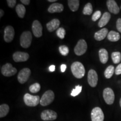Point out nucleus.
Returning <instances> with one entry per match:
<instances>
[{
  "mask_svg": "<svg viewBox=\"0 0 121 121\" xmlns=\"http://www.w3.org/2000/svg\"><path fill=\"white\" fill-rule=\"evenodd\" d=\"M72 73L77 78H81L84 76L85 69L82 63L80 62H75L72 63L71 67Z\"/></svg>",
  "mask_w": 121,
  "mask_h": 121,
  "instance_id": "nucleus-1",
  "label": "nucleus"
},
{
  "mask_svg": "<svg viewBox=\"0 0 121 121\" xmlns=\"http://www.w3.org/2000/svg\"><path fill=\"white\" fill-rule=\"evenodd\" d=\"M40 97L37 95H32L26 93L24 96V103L29 107H36L40 103Z\"/></svg>",
  "mask_w": 121,
  "mask_h": 121,
  "instance_id": "nucleus-2",
  "label": "nucleus"
},
{
  "mask_svg": "<svg viewBox=\"0 0 121 121\" xmlns=\"http://www.w3.org/2000/svg\"><path fill=\"white\" fill-rule=\"evenodd\" d=\"M32 41V34L29 31H24L20 37V45L24 48H28L31 45Z\"/></svg>",
  "mask_w": 121,
  "mask_h": 121,
  "instance_id": "nucleus-3",
  "label": "nucleus"
},
{
  "mask_svg": "<svg viewBox=\"0 0 121 121\" xmlns=\"http://www.w3.org/2000/svg\"><path fill=\"white\" fill-rule=\"evenodd\" d=\"M54 99V94L52 90L45 91L40 100V104L42 106H47L53 102Z\"/></svg>",
  "mask_w": 121,
  "mask_h": 121,
  "instance_id": "nucleus-4",
  "label": "nucleus"
},
{
  "mask_svg": "<svg viewBox=\"0 0 121 121\" xmlns=\"http://www.w3.org/2000/svg\"><path fill=\"white\" fill-rule=\"evenodd\" d=\"M87 45L86 42L84 39H80L74 48V52L77 56H82L86 52Z\"/></svg>",
  "mask_w": 121,
  "mask_h": 121,
  "instance_id": "nucleus-5",
  "label": "nucleus"
},
{
  "mask_svg": "<svg viewBox=\"0 0 121 121\" xmlns=\"http://www.w3.org/2000/svg\"><path fill=\"white\" fill-rule=\"evenodd\" d=\"M103 98L106 103L108 105H111L114 103L115 95L114 91L110 87L105 88L103 91Z\"/></svg>",
  "mask_w": 121,
  "mask_h": 121,
  "instance_id": "nucleus-6",
  "label": "nucleus"
},
{
  "mask_svg": "<svg viewBox=\"0 0 121 121\" xmlns=\"http://www.w3.org/2000/svg\"><path fill=\"white\" fill-rule=\"evenodd\" d=\"M92 121H104V115L102 109L99 107L93 108L91 113Z\"/></svg>",
  "mask_w": 121,
  "mask_h": 121,
  "instance_id": "nucleus-7",
  "label": "nucleus"
},
{
  "mask_svg": "<svg viewBox=\"0 0 121 121\" xmlns=\"http://www.w3.org/2000/svg\"><path fill=\"white\" fill-rule=\"evenodd\" d=\"M16 72H17V69L13 67L11 63H6L1 68V73L4 76H12L15 75Z\"/></svg>",
  "mask_w": 121,
  "mask_h": 121,
  "instance_id": "nucleus-8",
  "label": "nucleus"
},
{
  "mask_svg": "<svg viewBox=\"0 0 121 121\" xmlns=\"http://www.w3.org/2000/svg\"><path fill=\"white\" fill-rule=\"evenodd\" d=\"M30 74H31V71L28 68H25L22 69L19 72L17 75L18 81L20 84H24L28 81L29 78Z\"/></svg>",
  "mask_w": 121,
  "mask_h": 121,
  "instance_id": "nucleus-9",
  "label": "nucleus"
},
{
  "mask_svg": "<svg viewBox=\"0 0 121 121\" xmlns=\"http://www.w3.org/2000/svg\"><path fill=\"white\" fill-rule=\"evenodd\" d=\"M57 118V114L56 112L52 110H43L41 113V118L44 121H54Z\"/></svg>",
  "mask_w": 121,
  "mask_h": 121,
  "instance_id": "nucleus-10",
  "label": "nucleus"
},
{
  "mask_svg": "<svg viewBox=\"0 0 121 121\" xmlns=\"http://www.w3.org/2000/svg\"><path fill=\"white\" fill-rule=\"evenodd\" d=\"M98 74L94 69H90L87 75V81L89 85L92 87L96 86L98 84Z\"/></svg>",
  "mask_w": 121,
  "mask_h": 121,
  "instance_id": "nucleus-11",
  "label": "nucleus"
},
{
  "mask_svg": "<svg viewBox=\"0 0 121 121\" xmlns=\"http://www.w3.org/2000/svg\"><path fill=\"white\" fill-rule=\"evenodd\" d=\"M15 30L13 26H7L4 30V40L7 43H10L14 38Z\"/></svg>",
  "mask_w": 121,
  "mask_h": 121,
  "instance_id": "nucleus-12",
  "label": "nucleus"
},
{
  "mask_svg": "<svg viewBox=\"0 0 121 121\" xmlns=\"http://www.w3.org/2000/svg\"><path fill=\"white\" fill-rule=\"evenodd\" d=\"M13 60L16 62H25L29 58L28 53L22 52H16L13 54Z\"/></svg>",
  "mask_w": 121,
  "mask_h": 121,
  "instance_id": "nucleus-13",
  "label": "nucleus"
},
{
  "mask_svg": "<svg viewBox=\"0 0 121 121\" xmlns=\"http://www.w3.org/2000/svg\"><path fill=\"white\" fill-rule=\"evenodd\" d=\"M43 28L38 20H34L32 24V31L35 37L39 38L42 35Z\"/></svg>",
  "mask_w": 121,
  "mask_h": 121,
  "instance_id": "nucleus-14",
  "label": "nucleus"
},
{
  "mask_svg": "<svg viewBox=\"0 0 121 121\" xmlns=\"http://www.w3.org/2000/svg\"><path fill=\"white\" fill-rule=\"evenodd\" d=\"M107 6L110 13L114 14H118L119 13V7L114 0H108L107 1Z\"/></svg>",
  "mask_w": 121,
  "mask_h": 121,
  "instance_id": "nucleus-15",
  "label": "nucleus"
},
{
  "mask_svg": "<svg viewBox=\"0 0 121 121\" xmlns=\"http://www.w3.org/2000/svg\"><path fill=\"white\" fill-rule=\"evenodd\" d=\"M60 25V22L58 19H54L47 24V28L49 32H52L58 29Z\"/></svg>",
  "mask_w": 121,
  "mask_h": 121,
  "instance_id": "nucleus-16",
  "label": "nucleus"
},
{
  "mask_svg": "<svg viewBox=\"0 0 121 121\" xmlns=\"http://www.w3.org/2000/svg\"><path fill=\"white\" fill-rule=\"evenodd\" d=\"M64 7L62 4L59 3H54L51 4L48 9V11L49 13H61L63 11Z\"/></svg>",
  "mask_w": 121,
  "mask_h": 121,
  "instance_id": "nucleus-17",
  "label": "nucleus"
},
{
  "mask_svg": "<svg viewBox=\"0 0 121 121\" xmlns=\"http://www.w3.org/2000/svg\"><path fill=\"white\" fill-rule=\"evenodd\" d=\"M108 30L107 28H103L95 33L94 38L98 41H101L106 37L108 34Z\"/></svg>",
  "mask_w": 121,
  "mask_h": 121,
  "instance_id": "nucleus-18",
  "label": "nucleus"
},
{
  "mask_svg": "<svg viewBox=\"0 0 121 121\" xmlns=\"http://www.w3.org/2000/svg\"><path fill=\"white\" fill-rule=\"evenodd\" d=\"M110 17H111V15H110L109 13L106 12V13H104L102 17H101L100 20L98 22V26L100 28H102V27L107 25L109 21L110 20Z\"/></svg>",
  "mask_w": 121,
  "mask_h": 121,
  "instance_id": "nucleus-19",
  "label": "nucleus"
},
{
  "mask_svg": "<svg viewBox=\"0 0 121 121\" xmlns=\"http://www.w3.org/2000/svg\"><path fill=\"white\" fill-rule=\"evenodd\" d=\"M99 56L100 62L103 64H105L108 60V53L105 49L102 48L99 51Z\"/></svg>",
  "mask_w": 121,
  "mask_h": 121,
  "instance_id": "nucleus-20",
  "label": "nucleus"
},
{
  "mask_svg": "<svg viewBox=\"0 0 121 121\" xmlns=\"http://www.w3.org/2000/svg\"><path fill=\"white\" fill-rule=\"evenodd\" d=\"M67 2L68 5L72 11L75 12L78 9L80 4V1L78 0H69Z\"/></svg>",
  "mask_w": 121,
  "mask_h": 121,
  "instance_id": "nucleus-21",
  "label": "nucleus"
},
{
  "mask_svg": "<svg viewBox=\"0 0 121 121\" xmlns=\"http://www.w3.org/2000/svg\"><path fill=\"white\" fill-rule=\"evenodd\" d=\"M121 36L118 33L115 31H110L107 35V38L111 42H117L120 39Z\"/></svg>",
  "mask_w": 121,
  "mask_h": 121,
  "instance_id": "nucleus-22",
  "label": "nucleus"
},
{
  "mask_svg": "<svg viewBox=\"0 0 121 121\" xmlns=\"http://www.w3.org/2000/svg\"><path fill=\"white\" fill-rule=\"evenodd\" d=\"M16 11L19 17L23 18L26 13V9L23 4H18L16 7Z\"/></svg>",
  "mask_w": 121,
  "mask_h": 121,
  "instance_id": "nucleus-23",
  "label": "nucleus"
},
{
  "mask_svg": "<svg viewBox=\"0 0 121 121\" xmlns=\"http://www.w3.org/2000/svg\"><path fill=\"white\" fill-rule=\"evenodd\" d=\"M10 108L7 104H4L0 105V117L3 118L6 116L9 112Z\"/></svg>",
  "mask_w": 121,
  "mask_h": 121,
  "instance_id": "nucleus-24",
  "label": "nucleus"
},
{
  "mask_svg": "<svg viewBox=\"0 0 121 121\" xmlns=\"http://www.w3.org/2000/svg\"><path fill=\"white\" fill-rule=\"evenodd\" d=\"M114 72V67L113 66H108V67L106 69L104 72V76L107 78H112L113 74Z\"/></svg>",
  "mask_w": 121,
  "mask_h": 121,
  "instance_id": "nucleus-25",
  "label": "nucleus"
},
{
  "mask_svg": "<svg viewBox=\"0 0 121 121\" xmlns=\"http://www.w3.org/2000/svg\"><path fill=\"white\" fill-rule=\"evenodd\" d=\"M112 59L113 63L118 64L121 60V54L119 52H114L112 53Z\"/></svg>",
  "mask_w": 121,
  "mask_h": 121,
  "instance_id": "nucleus-26",
  "label": "nucleus"
},
{
  "mask_svg": "<svg viewBox=\"0 0 121 121\" xmlns=\"http://www.w3.org/2000/svg\"><path fill=\"white\" fill-rule=\"evenodd\" d=\"M93 13V6L91 3H87L85 6L84 9H83L82 13L84 15H90Z\"/></svg>",
  "mask_w": 121,
  "mask_h": 121,
  "instance_id": "nucleus-27",
  "label": "nucleus"
},
{
  "mask_svg": "<svg viewBox=\"0 0 121 121\" xmlns=\"http://www.w3.org/2000/svg\"><path fill=\"white\" fill-rule=\"evenodd\" d=\"M40 85L39 83H35L30 86L29 90L32 93H37L40 90Z\"/></svg>",
  "mask_w": 121,
  "mask_h": 121,
  "instance_id": "nucleus-28",
  "label": "nucleus"
},
{
  "mask_svg": "<svg viewBox=\"0 0 121 121\" xmlns=\"http://www.w3.org/2000/svg\"><path fill=\"white\" fill-rule=\"evenodd\" d=\"M59 51L60 53L63 56H66L68 55L69 53V48L66 45H60L59 47Z\"/></svg>",
  "mask_w": 121,
  "mask_h": 121,
  "instance_id": "nucleus-29",
  "label": "nucleus"
},
{
  "mask_svg": "<svg viewBox=\"0 0 121 121\" xmlns=\"http://www.w3.org/2000/svg\"><path fill=\"white\" fill-rule=\"evenodd\" d=\"M82 90V86L80 85L76 86L75 88L72 90L71 93V95L72 96H76L81 92Z\"/></svg>",
  "mask_w": 121,
  "mask_h": 121,
  "instance_id": "nucleus-30",
  "label": "nucleus"
},
{
  "mask_svg": "<svg viewBox=\"0 0 121 121\" xmlns=\"http://www.w3.org/2000/svg\"><path fill=\"white\" fill-rule=\"evenodd\" d=\"M57 35L60 39H63L65 37V34H66V31L65 29L63 28H60L57 29L56 31Z\"/></svg>",
  "mask_w": 121,
  "mask_h": 121,
  "instance_id": "nucleus-31",
  "label": "nucleus"
},
{
  "mask_svg": "<svg viewBox=\"0 0 121 121\" xmlns=\"http://www.w3.org/2000/svg\"><path fill=\"white\" fill-rule=\"evenodd\" d=\"M101 14H102L101 11H99V10H98V11H95V13H93V16H92V17H91L92 20H93V22H96V20H98L100 17Z\"/></svg>",
  "mask_w": 121,
  "mask_h": 121,
  "instance_id": "nucleus-32",
  "label": "nucleus"
},
{
  "mask_svg": "<svg viewBox=\"0 0 121 121\" xmlns=\"http://www.w3.org/2000/svg\"><path fill=\"white\" fill-rule=\"evenodd\" d=\"M7 3L10 8H13L16 5V0H7Z\"/></svg>",
  "mask_w": 121,
  "mask_h": 121,
  "instance_id": "nucleus-33",
  "label": "nucleus"
},
{
  "mask_svg": "<svg viewBox=\"0 0 121 121\" xmlns=\"http://www.w3.org/2000/svg\"><path fill=\"white\" fill-rule=\"evenodd\" d=\"M116 27H117V29L118 30L119 32L121 33V19L119 18L117 20L116 22Z\"/></svg>",
  "mask_w": 121,
  "mask_h": 121,
  "instance_id": "nucleus-34",
  "label": "nucleus"
},
{
  "mask_svg": "<svg viewBox=\"0 0 121 121\" xmlns=\"http://www.w3.org/2000/svg\"><path fill=\"white\" fill-rule=\"evenodd\" d=\"M115 73L117 75H119L121 74V63L118 65L117 67L115 69Z\"/></svg>",
  "mask_w": 121,
  "mask_h": 121,
  "instance_id": "nucleus-35",
  "label": "nucleus"
},
{
  "mask_svg": "<svg viewBox=\"0 0 121 121\" xmlns=\"http://www.w3.org/2000/svg\"><path fill=\"white\" fill-rule=\"evenodd\" d=\"M20 1L22 4H25V5H28V4H30V2L29 0H21Z\"/></svg>",
  "mask_w": 121,
  "mask_h": 121,
  "instance_id": "nucleus-36",
  "label": "nucleus"
},
{
  "mask_svg": "<svg viewBox=\"0 0 121 121\" xmlns=\"http://www.w3.org/2000/svg\"><path fill=\"white\" fill-rule=\"evenodd\" d=\"M66 69V65H62L60 66V70H61L62 72H64Z\"/></svg>",
  "mask_w": 121,
  "mask_h": 121,
  "instance_id": "nucleus-37",
  "label": "nucleus"
},
{
  "mask_svg": "<svg viewBox=\"0 0 121 121\" xmlns=\"http://www.w3.org/2000/svg\"><path fill=\"white\" fill-rule=\"evenodd\" d=\"M49 69L51 72H53L55 71V66L54 65H51L49 66Z\"/></svg>",
  "mask_w": 121,
  "mask_h": 121,
  "instance_id": "nucleus-38",
  "label": "nucleus"
},
{
  "mask_svg": "<svg viewBox=\"0 0 121 121\" xmlns=\"http://www.w3.org/2000/svg\"><path fill=\"white\" fill-rule=\"evenodd\" d=\"M4 14V11H3L2 10H0V17H2V16H3Z\"/></svg>",
  "mask_w": 121,
  "mask_h": 121,
  "instance_id": "nucleus-39",
  "label": "nucleus"
},
{
  "mask_svg": "<svg viewBox=\"0 0 121 121\" xmlns=\"http://www.w3.org/2000/svg\"><path fill=\"white\" fill-rule=\"evenodd\" d=\"M48 2H56V0H48Z\"/></svg>",
  "mask_w": 121,
  "mask_h": 121,
  "instance_id": "nucleus-40",
  "label": "nucleus"
},
{
  "mask_svg": "<svg viewBox=\"0 0 121 121\" xmlns=\"http://www.w3.org/2000/svg\"><path fill=\"white\" fill-rule=\"evenodd\" d=\"M119 104H120V106H121V99H120V101H119Z\"/></svg>",
  "mask_w": 121,
  "mask_h": 121,
  "instance_id": "nucleus-41",
  "label": "nucleus"
},
{
  "mask_svg": "<svg viewBox=\"0 0 121 121\" xmlns=\"http://www.w3.org/2000/svg\"></svg>",
  "mask_w": 121,
  "mask_h": 121,
  "instance_id": "nucleus-42",
  "label": "nucleus"
}]
</instances>
